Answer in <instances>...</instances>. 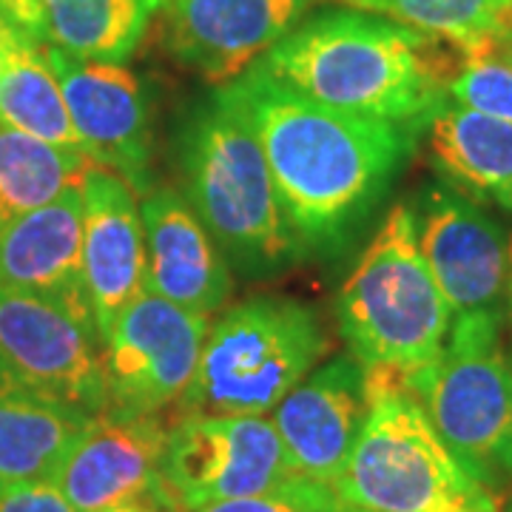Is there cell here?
I'll list each match as a JSON object with an SVG mask.
<instances>
[{
    "label": "cell",
    "instance_id": "ba28073f",
    "mask_svg": "<svg viewBox=\"0 0 512 512\" xmlns=\"http://www.w3.org/2000/svg\"><path fill=\"white\" fill-rule=\"evenodd\" d=\"M0 387L86 416L106 413L103 339L92 319L46 296L0 288Z\"/></svg>",
    "mask_w": 512,
    "mask_h": 512
},
{
    "label": "cell",
    "instance_id": "7a4b0ae2",
    "mask_svg": "<svg viewBox=\"0 0 512 512\" xmlns=\"http://www.w3.org/2000/svg\"><path fill=\"white\" fill-rule=\"evenodd\" d=\"M464 63L456 43L359 9L302 18L256 66L319 106L427 126Z\"/></svg>",
    "mask_w": 512,
    "mask_h": 512
},
{
    "label": "cell",
    "instance_id": "d4e9b609",
    "mask_svg": "<svg viewBox=\"0 0 512 512\" xmlns=\"http://www.w3.org/2000/svg\"><path fill=\"white\" fill-rule=\"evenodd\" d=\"M447 97L464 109L512 123V60L504 46H487L464 55V63L450 80Z\"/></svg>",
    "mask_w": 512,
    "mask_h": 512
},
{
    "label": "cell",
    "instance_id": "44dd1931",
    "mask_svg": "<svg viewBox=\"0 0 512 512\" xmlns=\"http://www.w3.org/2000/svg\"><path fill=\"white\" fill-rule=\"evenodd\" d=\"M0 123L43 143L83 151L43 43L18 26L9 29L3 52Z\"/></svg>",
    "mask_w": 512,
    "mask_h": 512
},
{
    "label": "cell",
    "instance_id": "4fadbf2b",
    "mask_svg": "<svg viewBox=\"0 0 512 512\" xmlns=\"http://www.w3.org/2000/svg\"><path fill=\"white\" fill-rule=\"evenodd\" d=\"M427 268L453 319L467 313H504L507 234L470 197L430 185L413 208Z\"/></svg>",
    "mask_w": 512,
    "mask_h": 512
},
{
    "label": "cell",
    "instance_id": "f1b7e54d",
    "mask_svg": "<svg viewBox=\"0 0 512 512\" xmlns=\"http://www.w3.org/2000/svg\"><path fill=\"white\" fill-rule=\"evenodd\" d=\"M106 512H185L180 507H165V504H128V507H117V510Z\"/></svg>",
    "mask_w": 512,
    "mask_h": 512
},
{
    "label": "cell",
    "instance_id": "30bf717a",
    "mask_svg": "<svg viewBox=\"0 0 512 512\" xmlns=\"http://www.w3.org/2000/svg\"><path fill=\"white\" fill-rule=\"evenodd\" d=\"M211 316L143 291L117 316L103 345L109 410L148 416L177 407L200 365Z\"/></svg>",
    "mask_w": 512,
    "mask_h": 512
},
{
    "label": "cell",
    "instance_id": "603a6c76",
    "mask_svg": "<svg viewBox=\"0 0 512 512\" xmlns=\"http://www.w3.org/2000/svg\"><path fill=\"white\" fill-rule=\"evenodd\" d=\"M94 163L83 151L43 143L0 123V231L23 214L83 185Z\"/></svg>",
    "mask_w": 512,
    "mask_h": 512
},
{
    "label": "cell",
    "instance_id": "277c9868",
    "mask_svg": "<svg viewBox=\"0 0 512 512\" xmlns=\"http://www.w3.org/2000/svg\"><path fill=\"white\" fill-rule=\"evenodd\" d=\"M336 319L367 384L410 390L439 362L453 313L421 254L413 205L387 211L339 291Z\"/></svg>",
    "mask_w": 512,
    "mask_h": 512
},
{
    "label": "cell",
    "instance_id": "7402d4cb",
    "mask_svg": "<svg viewBox=\"0 0 512 512\" xmlns=\"http://www.w3.org/2000/svg\"><path fill=\"white\" fill-rule=\"evenodd\" d=\"M37 6L46 43L83 60L123 63L163 0H37Z\"/></svg>",
    "mask_w": 512,
    "mask_h": 512
},
{
    "label": "cell",
    "instance_id": "8fae6325",
    "mask_svg": "<svg viewBox=\"0 0 512 512\" xmlns=\"http://www.w3.org/2000/svg\"><path fill=\"white\" fill-rule=\"evenodd\" d=\"M171 421L163 413L128 416L106 410L86 427L55 473L74 512H106L128 504L177 507L163 478Z\"/></svg>",
    "mask_w": 512,
    "mask_h": 512
},
{
    "label": "cell",
    "instance_id": "484cf974",
    "mask_svg": "<svg viewBox=\"0 0 512 512\" xmlns=\"http://www.w3.org/2000/svg\"><path fill=\"white\" fill-rule=\"evenodd\" d=\"M345 504L333 484L308 476H291L268 493L208 504L197 512H342Z\"/></svg>",
    "mask_w": 512,
    "mask_h": 512
},
{
    "label": "cell",
    "instance_id": "e0dca14e",
    "mask_svg": "<svg viewBox=\"0 0 512 512\" xmlns=\"http://www.w3.org/2000/svg\"><path fill=\"white\" fill-rule=\"evenodd\" d=\"M146 237V291L185 311L211 316L228 302L234 276L220 245L180 191L154 185L140 202Z\"/></svg>",
    "mask_w": 512,
    "mask_h": 512
},
{
    "label": "cell",
    "instance_id": "ffe728a7",
    "mask_svg": "<svg viewBox=\"0 0 512 512\" xmlns=\"http://www.w3.org/2000/svg\"><path fill=\"white\" fill-rule=\"evenodd\" d=\"M94 416L0 387V487L52 481Z\"/></svg>",
    "mask_w": 512,
    "mask_h": 512
},
{
    "label": "cell",
    "instance_id": "52a82bcc",
    "mask_svg": "<svg viewBox=\"0 0 512 512\" xmlns=\"http://www.w3.org/2000/svg\"><path fill=\"white\" fill-rule=\"evenodd\" d=\"M501 325L504 313L456 316L439 362L410 384L444 444L490 490L512 484V362Z\"/></svg>",
    "mask_w": 512,
    "mask_h": 512
},
{
    "label": "cell",
    "instance_id": "1f68e13d",
    "mask_svg": "<svg viewBox=\"0 0 512 512\" xmlns=\"http://www.w3.org/2000/svg\"><path fill=\"white\" fill-rule=\"evenodd\" d=\"M342 512H373V510H362V507H345Z\"/></svg>",
    "mask_w": 512,
    "mask_h": 512
},
{
    "label": "cell",
    "instance_id": "4316f807",
    "mask_svg": "<svg viewBox=\"0 0 512 512\" xmlns=\"http://www.w3.org/2000/svg\"><path fill=\"white\" fill-rule=\"evenodd\" d=\"M0 512H74L55 481H26L0 487Z\"/></svg>",
    "mask_w": 512,
    "mask_h": 512
},
{
    "label": "cell",
    "instance_id": "7c38bea8",
    "mask_svg": "<svg viewBox=\"0 0 512 512\" xmlns=\"http://www.w3.org/2000/svg\"><path fill=\"white\" fill-rule=\"evenodd\" d=\"M83 154L120 174L137 194H146L151 165V126L143 86L123 63L74 57L43 43Z\"/></svg>",
    "mask_w": 512,
    "mask_h": 512
},
{
    "label": "cell",
    "instance_id": "3957f363",
    "mask_svg": "<svg viewBox=\"0 0 512 512\" xmlns=\"http://www.w3.org/2000/svg\"><path fill=\"white\" fill-rule=\"evenodd\" d=\"M180 183L185 202L242 274H276L308 254L285 217L254 126L225 89L185 120Z\"/></svg>",
    "mask_w": 512,
    "mask_h": 512
},
{
    "label": "cell",
    "instance_id": "9a60e30c",
    "mask_svg": "<svg viewBox=\"0 0 512 512\" xmlns=\"http://www.w3.org/2000/svg\"><path fill=\"white\" fill-rule=\"evenodd\" d=\"M367 416L365 373L353 356L313 367L274 407V427L296 476L336 484Z\"/></svg>",
    "mask_w": 512,
    "mask_h": 512
},
{
    "label": "cell",
    "instance_id": "4dcf8cb0",
    "mask_svg": "<svg viewBox=\"0 0 512 512\" xmlns=\"http://www.w3.org/2000/svg\"><path fill=\"white\" fill-rule=\"evenodd\" d=\"M501 512H512V493L507 495V501L501 504Z\"/></svg>",
    "mask_w": 512,
    "mask_h": 512
},
{
    "label": "cell",
    "instance_id": "d6a6232c",
    "mask_svg": "<svg viewBox=\"0 0 512 512\" xmlns=\"http://www.w3.org/2000/svg\"><path fill=\"white\" fill-rule=\"evenodd\" d=\"M504 52H507V57L512 60V43H504Z\"/></svg>",
    "mask_w": 512,
    "mask_h": 512
},
{
    "label": "cell",
    "instance_id": "f546056e",
    "mask_svg": "<svg viewBox=\"0 0 512 512\" xmlns=\"http://www.w3.org/2000/svg\"><path fill=\"white\" fill-rule=\"evenodd\" d=\"M9 29H12V23L0 15V72H3V52H6V37H9Z\"/></svg>",
    "mask_w": 512,
    "mask_h": 512
},
{
    "label": "cell",
    "instance_id": "5b68a950",
    "mask_svg": "<svg viewBox=\"0 0 512 512\" xmlns=\"http://www.w3.org/2000/svg\"><path fill=\"white\" fill-rule=\"evenodd\" d=\"M367 416L333 490L345 507L373 512H501L444 444L421 402L399 384H365Z\"/></svg>",
    "mask_w": 512,
    "mask_h": 512
},
{
    "label": "cell",
    "instance_id": "2e32d148",
    "mask_svg": "<svg viewBox=\"0 0 512 512\" xmlns=\"http://www.w3.org/2000/svg\"><path fill=\"white\" fill-rule=\"evenodd\" d=\"M83 191V274L97 336L109 339L117 316L146 291V237L137 191L94 165Z\"/></svg>",
    "mask_w": 512,
    "mask_h": 512
},
{
    "label": "cell",
    "instance_id": "ac0fdd59",
    "mask_svg": "<svg viewBox=\"0 0 512 512\" xmlns=\"http://www.w3.org/2000/svg\"><path fill=\"white\" fill-rule=\"evenodd\" d=\"M0 288L46 296L94 322L83 274L80 185L0 231Z\"/></svg>",
    "mask_w": 512,
    "mask_h": 512
},
{
    "label": "cell",
    "instance_id": "83f0119b",
    "mask_svg": "<svg viewBox=\"0 0 512 512\" xmlns=\"http://www.w3.org/2000/svg\"><path fill=\"white\" fill-rule=\"evenodd\" d=\"M504 311L510 316L512 325V231L507 234V296H504Z\"/></svg>",
    "mask_w": 512,
    "mask_h": 512
},
{
    "label": "cell",
    "instance_id": "8992f818",
    "mask_svg": "<svg viewBox=\"0 0 512 512\" xmlns=\"http://www.w3.org/2000/svg\"><path fill=\"white\" fill-rule=\"evenodd\" d=\"M328 348L325 325L311 305L291 296L245 299L211 322L177 416L274 413Z\"/></svg>",
    "mask_w": 512,
    "mask_h": 512
},
{
    "label": "cell",
    "instance_id": "cb8c5ba5",
    "mask_svg": "<svg viewBox=\"0 0 512 512\" xmlns=\"http://www.w3.org/2000/svg\"><path fill=\"white\" fill-rule=\"evenodd\" d=\"M424 35L456 43L464 55L512 43V0H342Z\"/></svg>",
    "mask_w": 512,
    "mask_h": 512
},
{
    "label": "cell",
    "instance_id": "6da1fadb",
    "mask_svg": "<svg viewBox=\"0 0 512 512\" xmlns=\"http://www.w3.org/2000/svg\"><path fill=\"white\" fill-rule=\"evenodd\" d=\"M262 143L285 217L308 251H336L416 146V126L319 106L251 66L222 86Z\"/></svg>",
    "mask_w": 512,
    "mask_h": 512
},
{
    "label": "cell",
    "instance_id": "5bb4252c",
    "mask_svg": "<svg viewBox=\"0 0 512 512\" xmlns=\"http://www.w3.org/2000/svg\"><path fill=\"white\" fill-rule=\"evenodd\" d=\"M316 0H163L165 46L208 83L228 86L274 49Z\"/></svg>",
    "mask_w": 512,
    "mask_h": 512
},
{
    "label": "cell",
    "instance_id": "d6986e66",
    "mask_svg": "<svg viewBox=\"0 0 512 512\" xmlns=\"http://www.w3.org/2000/svg\"><path fill=\"white\" fill-rule=\"evenodd\" d=\"M427 148L447 183L512 211V123L444 103L427 120Z\"/></svg>",
    "mask_w": 512,
    "mask_h": 512
},
{
    "label": "cell",
    "instance_id": "9c48e42d",
    "mask_svg": "<svg viewBox=\"0 0 512 512\" xmlns=\"http://www.w3.org/2000/svg\"><path fill=\"white\" fill-rule=\"evenodd\" d=\"M296 476L265 416H177L171 419L163 478L185 512L268 493Z\"/></svg>",
    "mask_w": 512,
    "mask_h": 512
}]
</instances>
